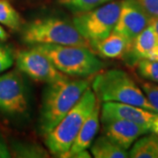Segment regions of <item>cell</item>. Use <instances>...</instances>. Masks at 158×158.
Listing matches in <instances>:
<instances>
[{
  "mask_svg": "<svg viewBox=\"0 0 158 158\" xmlns=\"http://www.w3.org/2000/svg\"><path fill=\"white\" fill-rule=\"evenodd\" d=\"M16 62L21 72L36 82L49 84L67 77L59 71L50 60L34 47L19 52Z\"/></svg>",
  "mask_w": 158,
  "mask_h": 158,
  "instance_id": "cell-8",
  "label": "cell"
},
{
  "mask_svg": "<svg viewBox=\"0 0 158 158\" xmlns=\"http://www.w3.org/2000/svg\"><path fill=\"white\" fill-rule=\"evenodd\" d=\"M132 158H158V135H145L135 142L129 152Z\"/></svg>",
  "mask_w": 158,
  "mask_h": 158,
  "instance_id": "cell-16",
  "label": "cell"
},
{
  "mask_svg": "<svg viewBox=\"0 0 158 158\" xmlns=\"http://www.w3.org/2000/svg\"><path fill=\"white\" fill-rule=\"evenodd\" d=\"M90 148V152L95 158L129 157V152H127V149L118 146L105 135L93 141Z\"/></svg>",
  "mask_w": 158,
  "mask_h": 158,
  "instance_id": "cell-15",
  "label": "cell"
},
{
  "mask_svg": "<svg viewBox=\"0 0 158 158\" xmlns=\"http://www.w3.org/2000/svg\"><path fill=\"white\" fill-rule=\"evenodd\" d=\"M60 5L74 13L90 11L113 0H57Z\"/></svg>",
  "mask_w": 158,
  "mask_h": 158,
  "instance_id": "cell-18",
  "label": "cell"
},
{
  "mask_svg": "<svg viewBox=\"0 0 158 158\" xmlns=\"http://www.w3.org/2000/svg\"><path fill=\"white\" fill-rule=\"evenodd\" d=\"M141 89L158 113V85L153 82H141Z\"/></svg>",
  "mask_w": 158,
  "mask_h": 158,
  "instance_id": "cell-20",
  "label": "cell"
},
{
  "mask_svg": "<svg viewBox=\"0 0 158 158\" xmlns=\"http://www.w3.org/2000/svg\"><path fill=\"white\" fill-rule=\"evenodd\" d=\"M105 135L125 149H128L148 131L139 125L120 118H101Z\"/></svg>",
  "mask_w": 158,
  "mask_h": 158,
  "instance_id": "cell-11",
  "label": "cell"
},
{
  "mask_svg": "<svg viewBox=\"0 0 158 158\" xmlns=\"http://www.w3.org/2000/svg\"><path fill=\"white\" fill-rule=\"evenodd\" d=\"M96 102V95L89 87L61 121L46 135L45 144L52 155L62 157L68 152Z\"/></svg>",
  "mask_w": 158,
  "mask_h": 158,
  "instance_id": "cell-4",
  "label": "cell"
},
{
  "mask_svg": "<svg viewBox=\"0 0 158 158\" xmlns=\"http://www.w3.org/2000/svg\"><path fill=\"white\" fill-rule=\"evenodd\" d=\"M22 40L32 46L56 44L90 48L73 21L54 16L39 18L28 23L23 29Z\"/></svg>",
  "mask_w": 158,
  "mask_h": 158,
  "instance_id": "cell-5",
  "label": "cell"
},
{
  "mask_svg": "<svg viewBox=\"0 0 158 158\" xmlns=\"http://www.w3.org/2000/svg\"><path fill=\"white\" fill-rule=\"evenodd\" d=\"M33 47L43 53L54 66L66 76L90 77L105 68L104 62L87 47L56 44H38Z\"/></svg>",
  "mask_w": 158,
  "mask_h": 158,
  "instance_id": "cell-3",
  "label": "cell"
},
{
  "mask_svg": "<svg viewBox=\"0 0 158 158\" xmlns=\"http://www.w3.org/2000/svg\"><path fill=\"white\" fill-rule=\"evenodd\" d=\"M93 78H65L49 83L42 95L39 131L45 136L56 126L91 85Z\"/></svg>",
  "mask_w": 158,
  "mask_h": 158,
  "instance_id": "cell-1",
  "label": "cell"
},
{
  "mask_svg": "<svg viewBox=\"0 0 158 158\" xmlns=\"http://www.w3.org/2000/svg\"><path fill=\"white\" fill-rule=\"evenodd\" d=\"M101 102L97 98L95 106L88 118L85 119L78 135L73 141L70 148L62 157H73L80 151L86 150L90 147L99 128V115L101 113Z\"/></svg>",
  "mask_w": 158,
  "mask_h": 158,
  "instance_id": "cell-13",
  "label": "cell"
},
{
  "mask_svg": "<svg viewBox=\"0 0 158 158\" xmlns=\"http://www.w3.org/2000/svg\"><path fill=\"white\" fill-rule=\"evenodd\" d=\"M131 41L125 36L116 32H112L106 39L101 40L93 49L96 53L104 58L116 59L125 56L129 50Z\"/></svg>",
  "mask_w": 158,
  "mask_h": 158,
  "instance_id": "cell-14",
  "label": "cell"
},
{
  "mask_svg": "<svg viewBox=\"0 0 158 158\" xmlns=\"http://www.w3.org/2000/svg\"><path fill=\"white\" fill-rule=\"evenodd\" d=\"M91 89L101 102H118L157 113L135 80L121 69L100 71L91 82Z\"/></svg>",
  "mask_w": 158,
  "mask_h": 158,
  "instance_id": "cell-2",
  "label": "cell"
},
{
  "mask_svg": "<svg viewBox=\"0 0 158 158\" xmlns=\"http://www.w3.org/2000/svg\"><path fill=\"white\" fill-rule=\"evenodd\" d=\"M73 157H75V158H90V154L88 153V151H87V149H86V150H83V151H80V152H78L77 154H76Z\"/></svg>",
  "mask_w": 158,
  "mask_h": 158,
  "instance_id": "cell-25",
  "label": "cell"
},
{
  "mask_svg": "<svg viewBox=\"0 0 158 158\" xmlns=\"http://www.w3.org/2000/svg\"><path fill=\"white\" fill-rule=\"evenodd\" d=\"M150 19L138 0H121V9L113 32L132 42L149 25Z\"/></svg>",
  "mask_w": 158,
  "mask_h": 158,
  "instance_id": "cell-10",
  "label": "cell"
},
{
  "mask_svg": "<svg viewBox=\"0 0 158 158\" xmlns=\"http://www.w3.org/2000/svg\"><path fill=\"white\" fill-rule=\"evenodd\" d=\"M28 108V92L20 73L13 70L0 76V112L19 116Z\"/></svg>",
  "mask_w": 158,
  "mask_h": 158,
  "instance_id": "cell-7",
  "label": "cell"
},
{
  "mask_svg": "<svg viewBox=\"0 0 158 158\" xmlns=\"http://www.w3.org/2000/svg\"><path fill=\"white\" fill-rule=\"evenodd\" d=\"M0 23L11 30L21 27V17L8 0H0Z\"/></svg>",
  "mask_w": 158,
  "mask_h": 158,
  "instance_id": "cell-17",
  "label": "cell"
},
{
  "mask_svg": "<svg viewBox=\"0 0 158 158\" xmlns=\"http://www.w3.org/2000/svg\"><path fill=\"white\" fill-rule=\"evenodd\" d=\"M10 154L8 152L6 146L0 141V157H9Z\"/></svg>",
  "mask_w": 158,
  "mask_h": 158,
  "instance_id": "cell-24",
  "label": "cell"
},
{
  "mask_svg": "<svg viewBox=\"0 0 158 158\" xmlns=\"http://www.w3.org/2000/svg\"><path fill=\"white\" fill-rule=\"evenodd\" d=\"M136 68L143 78L158 84V61L142 59L136 63Z\"/></svg>",
  "mask_w": 158,
  "mask_h": 158,
  "instance_id": "cell-19",
  "label": "cell"
},
{
  "mask_svg": "<svg viewBox=\"0 0 158 158\" xmlns=\"http://www.w3.org/2000/svg\"><path fill=\"white\" fill-rule=\"evenodd\" d=\"M120 118L144 127L148 133L158 135V113L118 102H104L101 118Z\"/></svg>",
  "mask_w": 158,
  "mask_h": 158,
  "instance_id": "cell-9",
  "label": "cell"
},
{
  "mask_svg": "<svg viewBox=\"0 0 158 158\" xmlns=\"http://www.w3.org/2000/svg\"><path fill=\"white\" fill-rule=\"evenodd\" d=\"M125 56L131 64H136L142 59L158 61V38L150 25L132 41Z\"/></svg>",
  "mask_w": 158,
  "mask_h": 158,
  "instance_id": "cell-12",
  "label": "cell"
},
{
  "mask_svg": "<svg viewBox=\"0 0 158 158\" xmlns=\"http://www.w3.org/2000/svg\"><path fill=\"white\" fill-rule=\"evenodd\" d=\"M120 9L121 0L111 1L90 11L76 13L74 25L92 50L113 32Z\"/></svg>",
  "mask_w": 158,
  "mask_h": 158,
  "instance_id": "cell-6",
  "label": "cell"
},
{
  "mask_svg": "<svg viewBox=\"0 0 158 158\" xmlns=\"http://www.w3.org/2000/svg\"><path fill=\"white\" fill-rule=\"evenodd\" d=\"M141 6L151 18L158 17V0H138Z\"/></svg>",
  "mask_w": 158,
  "mask_h": 158,
  "instance_id": "cell-22",
  "label": "cell"
},
{
  "mask_svg": "<svg viewBox=\"0 0 158 158\" xmlns=\"http://www.w3.org/2000/svg\"><path fill=\"white\" fill-rule=\"evenodd\" d=\"M7 37H8L7 33H6V31L3 29V27L0 26V41H4V40H6L7 39Z\"/></svg>",
  "mask_w": 158,
  "mask_h": 158,
  "instance_id": "cell-26",
  "label": "cell"
},
{
  "mask_svg": "<svg viewBox=\"0 0 158 158\" xmlns=\"http://www.w3.org/2000/svg\"><path fill=\"white\" fill-rule=\"evenodd\" d=\"M149 25L152 27L153 30L155 31V33L156 34L158 38V17L157 18H152L150 19V22H149Z\"/></svg>",
  "mask_w": 158,
  "mask_h": 158,
  "instance_id": "cell-23",
  "label": "cell"
},
{
  "mask_svg": "<svg viewBox=\"0 0 158 158\" xmlns=\"http://www.w3.org/2000/svg\"><path fill=\"white\" fill-rule=\"evenodd\" d=\"M14 62L13 54L10 48L0 45V73L11 68Z\"/></svg>",
  "mask_w": 158,
  "mask_h": 158,
  "instance_id": "cell-21",
  "label": "cell"
}]
</instances>
